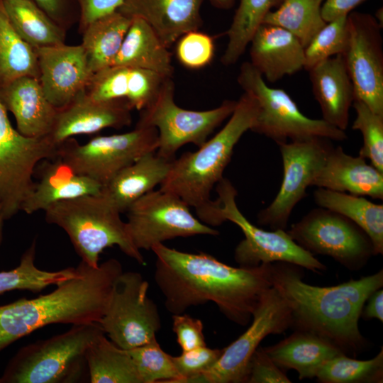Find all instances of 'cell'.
<instances>
[{"label": "cell", "instance_id": "52", "mask_svg": "<svg viewBox=\"0 0 383 383\" xmlns=\"http://www.w3.org/2000/svg\"><path fill=\"white\" fill-rule=\"evenodd\" d=\"M378 23L381 27H383V12H382V8H379L375 13V15L374 16Z\"/></svg>", "mask_w": 383, "mask_h": 383}, {"label": "cell", "instance_id": "15", "mask_svg": "<svg viewBox=\"0 0 383 383\" xmlns=\"http://www.w3.org/2000/svg\"><path fill=\"white\" fill-rule=\"evenodd\" d=\"M292 326V315L286 301L273 287L261 296L249 328L223 348L216 364L187 383H246L251 356L270 334H280Z\"/></svg>", "mask_w": 383, "mask_h": 383}, {"label": "cell", "instance_id": "51", "mask_svg": "<svg viewBox=\"0 0 383 383\" xmlns=\"http://www.w3.org/2000/svg\"><path fill=\"white\" fill-rule=\"evenodd\" d=\"M4 217L2 213V208L0 204V246L2 243L3 238H4Z\"/></svg>", "mask_w": 383, "mask_h": 383}, {"label": "cell", "instance_id": "38", "mask_svg": "<svg viewBox=\"0 0 383 383\" xmlns=\"http://www.w3.org/2000/svg\"><path fill=\"white\" fill-rule=\"evenodd\" d=\"M128 352L133 360L141 383H177L180 379L172 356L161 348L157 338Z\"/></svg>", "mask_w": 383, "mask_h": 383}, {"label": "cell", "instance_id": "35", "mask_svg": "<svg viewBox=\"0 0 383 383\" xmlns=\"http://www.w3.org/2000/svg\"><path fill=\"white\" fill-rule=\"evenodd\" d=\"M282 0H240L232 23L226 32L228 40L221 58L224 66L234 65L244 53L266 14Z\"/></svg>", "mask_w": 383, "mask_h": 383}, {"label": "cell", "instance_id": "26", "mask_svg": "<svg viewBox=\"0 0 383 383\" xmlns=\"http://www.w3.org/2000/svg\"><path fill=\"white\" fill-rule=\"evenodd\" d=\"M172 161L156 151L146 153L103 186L101 194L121 213L126 212L133 202L161 184Z\"/></svg>", "mask_w": 383, "mask_h": 383}, {"label": "cell", "instance_id": "33", "mask_svg": "<svg viewBox=\"0 0 383 383\" xmlns=\"http://www.w3.org/2000/svg\"><path fill=\"white\" fill-rule=\"evenodd\" d=\"M24 76L39 79L37 55L15 30L0 0V88Z\"/></svg>", "mask_w": 383, "mask_h": 383}, {"label": "cell", "instance_id": "17", "mask_svg": "<svg viewBox=\"0 0 383 383\" xmlns=\"http://www.w3.org/2000/svg\"><path fill=\"white\" fill-rule=\"evenodd\" d=\"M347 20L349 38L342 55L354 87L355 100L383 115L382 27L367 13L351 11Z\"/></svg>", "mask_w": 383, "mask_h": 383}, {"label": "cell", "instance_id": "46", "mask_svg": "<svg viewBox=\"0 0 383 383\" xmlns=\"http://www.w3.org/2000/svg\"><path fill=\"white\" fill-rule=\"evenodd\" d=\"M32 1L66 31L79 21L80 9L78 0Z\"/></svg>", "mask_w": 383, "mask_h": 383}, {"label": "cell", "instance_id": "45", "mask_svg": "<svg viewBox=\"0 0 383 383\" xmlns=\"http://www.w3.org/2000/svg\"><path fill=\"white\" fill-rule=\"evenodd\" d=\"M172 331L182 351L206 345L204 325L200 319L184 313L172 314Z\"/></svg>", "mask_w": 383, "mask_h": 383}, {"label": "cell", "instance_id": "20", "mask_svg": "<svg viewBox=\"0 0 383 383\" xmlns=\"http://www.w3.org/2000/svg\"><path fill=\"white\" fill-rule=\"evenodd\" d=\"M203 0H124L118 9L132 18L146 22L170 48L184 34L202 24Z\"/></svg>", "mask_w": 383, "mask_h": 383}, {"label": "cell", "instance_id": "14", "mask_svg": "<svg viewBox=\"0 0 383 383\" xmlns=\"http://www.w3.org/2000/svg\"><path fill=\"white\" fill-rule=\"evenodd\" d=\"M287 233L313 255L331 257L351 270L363 267L374 255L372 240L361 228L343 215L320 206L292 224Z\"/></svg>", "mask_w": 383, "mask_h": 383}, {"label": "cell", "instance_id": "6", "mask_svg": "<svg viewBox=\"0 0 383 383\" xmlns=\"http://www.w3.org/2000/svg\"><path fill=\"white\" fill-rule=\"evenodd\" d=\"M104 333L97 322L21 348L7 364L1 383H73L88 376L87 351Z\"/></svg>", "mask_w": 383, "mask_h": 383}, {"label": "cell", "instance_id": "43", "mask_svg": "<svg viewBox=\"0 0 383 383\" xmlns=\"http://www.w3.org/2000/svg\"><path fill=\"white\" fill-rule=\"evenodd\" d=\"M223 349H213L206 345L182 351L179 356H172L173 362L180 379L177 383L187 381L210 370L218 360Z\"/></svg>", "mask_w": 383, "mask_h": 383}, {"label": "cell", "instance_id": "9", "mask_svg": "<svg viewBox=\"0 0 383 383\" xmlns=\"http://www.w3.org/2000/svg\"><path fill=\"white\" fill-rule=\"evenodd\" d=\"M174 84L167 78L154 101L140 111L137 124L152 126L158 132L156 152L173 160L178 150L188 143L201 146L233 112L237 101L225 100L212 109H183L174 101Z\"/></svg>", "mask_w": 383, "mask_h": 383}, {"label": "cell", "instance_id": "18", "mask_svg": "<svg viewBox=\"0 0 383 383\" xmlns=\"http://www.w3.org/2000/svg\"><path fill=\"white\" fill-rule=\"evenodd\" d=\"M39 82L50 104L62 109L85 91L93 74L81 45L65 43L35 49Z\"/></svg>", "mask_w": 383, "mask_h": 383}, {"label": "cell", "instance_id": "44", "mask_svg": "<svg viewBox=\"0 0 383 383\" xmlns=\"http://www.w3.org/2000/svg\"><path fill=\"white\" fill-rule=\"evenodd\" d=\"M291 380L259 346L251 356L247 383H290Z\"/></svg>", "mask_w": 383, "mask_h": 383}, {"label": "cell", "instance_id": "19", "mask_svg": "<svg viewBox=\"0 0 383 383\" xmlns=\"http://www.w3.org/2000/svg\"><path fill=\"white\" fill-rule=\"evenodd\" d=\"M132 110L125 99L96 100L84 91L67 106L57 109L52 132L48 137L58 146L74 135L128 126L132 122Z\"/></svg>", "mask_w": 383, "mask_h": 383}, {"label": "cell", "instance_id": "8", "mask_svg": "<svg viewBox=\"0 0 383 383\" xmlns=\"http://www.w3.org/2000/svg\"><path fill=\"white\" fill-rule=\"evenodd\" d=\"M244 91L257 99L258 112L250 131L263 135L277 144L313 138L343 141L345 131L321 119L305 116L283 89L267 86L262 75L250 62H243L237 78Z\"/></svg>", "mask_w": 383, "mask_h": 383}, {"label": "cell", "instance_id": "7", "mask_svg": "<svg viewBox=\"0 0 383 383\" xmlns=\"http://www.w3.org/2000/svg\"><path fill=\"white\" fill-rule=\"evenodd\" d=\"M216 186L218 198L197 211L196 215L211 227L231 221L240 228L244 239L238 244L234 252L239 266L254 267L262 263L285 262L316 273L326 270V265L298 245L287 231H265L248 220L237 206L238 192L230 180L223 177Z\"/></svg>", "mask_w": 383, "mask_h": 383}, {"label": "cell", "instance_id": "16", "mask_svg": "<svg viewBox=\"0 0 383 383\" xmlns=\"http://www.w3.org/2000/svg\"><path fill=\"white\" fill-rule=\"evenodd\" d=\"M331 140L313 138L277 144L282 160V181L274 200L258 213L259 225L285 230L293 209L307 196V188L333 146Z\"/></svg>", "mask_w": 383, "mask_h": 383}, {"label": "cell", "instance_id": "37", "mask_svg": "<svg viewBox=\"0 0 383 383\" xmlns=\"http://www.w3.org/2000/svg\"><path fill=\"white\" fill-rule=\"evenodd\" d=\"M315 377L322 383H382L383 348L373 358L359 360L343 354L326 362Z\"/></svg>", "mask_w": 383, "mask_h": 383}, {"label": "cell", "instance_id": "28", "mask_svg": "<svg viewBox=\"0 0 383 383\" xmlns=\"http://www.w3.org/2000/svg\"><path fill=\"white\" fill-rule=\"evenodd\" d=\"M113 65L138 67L172 78L171 53L154 30L143 20L132 18Z\"/></svg>", "mask_w": 383, "mask_h": 383}, {"label": "cell", "instance_id": "29", "mask_svg": "<svg viewBox=\"0 0 383 383\" xmlns=\"http://www.w3.org/2000/svg\"><path fill=\"white\" fill-rule=\"evenodd\" d=\"M132 18L116 11L90 23L80 44L92 74L112 66Z\"/></svg>", "mask_w": 383, "mask_h": 383}, {"label": "cell", "instance_id": "22", "mask_svg": "<svg viewBox=\"0 0 383 383\" xmlns=\"http://www.w3.org/2000/svg\"><path fill=\"white\" fill-rule=\"evenodd\" d=\"M0 102L13 115L22 135L44 138L51 133L57 109L46 98L38 78L24 76L3 86Z\"/></svg>", "mask_w": 383, "mask_h": 383}, {"label": "cell", "instance_id": "10", "mask_svg": "<svg viewBox=\"0 0 383 383\" xmlns=\"http://www.w3.org/2000/svg\"><path fill=\"white\" fill-rule=\"evenodd\" d=\"M157 147V130L136 124L131 131L95 136L84 144L70 138L58 145L57 157L75 173L103 187L121 170Z\"/></svg>", "mask_w": 383, "mask_h": 383}, {"label": "cell", "instance_id": "25", "mask_svg": "<svg viewBox=\"0 0 383 383\" xmlns=\"http://www.w3.org/2000/svg\"><path fill=\"white\" fill-rule=\"evenodd\" d=\"M50 160L43 166L40 179L24 200L21 211L33 214L59 201L101 194L102 185L96 181L75 173L58 157Z\"/></svg>", "mask_w": 383, "mask_h": 383}, {"label": "cell", "instance_id": "40", "mask_svg": "<svg viewBox=\"0 0 383 383\" xmlns=\"http://www.w3.org/2000/svg\"><path fill=\"white\" fill-rule=\"evenodd\" d=\"M356 117L352 126L362 135L359 155L383 172V115L372 111L365 103L354 100Z\"/></svg>", "mask_w": 383, "mask_h": 383}, {"label": "cell", "instance_id": "3", "mask_svg": "<svg viewBox=\"0 0 383 383\" xmlns=\"http://www.w3.org/2000/svg\"><path fill=\"white\" fill-rule=\"evenodd\" d=\"M77 268L75 276L48 294L0 306V352L48 325L99 322L122 265L110 258L96 267L81 261Z\"/></svg>", "mask_w": 383, "mask_h": 383}, {"label": "cell", "instance_id": "41", "mask_svg": "<svg viewBox=\"0 0 383 383\" xmlns=\"http://www.w3.org/2000/svg\"><path fill=\"white\" fill-rule=\"evenodd\" d=\"M170 77L142 68L128 67V91L126 100L132 109L142 111L157 96L165 81Z\"/></svg>", "mask_w": 383, "mask_h": 383}, {"label": "cell", "instance_id": "27", "mask_svg": "<svg viewBox=\"0 0 383 383\" xmlns=\"http://www.w3.org/2000/svg\"><path fill=\"white\" fill-rule=\"evenodd\" d=\"M263 348L282 370H296L299 379L315 377L326 362L344 354L330 341L301 330H295L280 342Z\"/></svg>", "mask_w": 383, "mask_h": 383}, {"label": "cell", "instance_id": "21", "mask_svg": "<svg viewBox=\"0 0 383 383\" xmlns=\"http://www.w3.org/2000/svg\"><path fill=\"white\" fill-rule=\"evenodd\" d=\"M250 43V62L270 82L304 68V47L296 37L279 26L261 23Z\"/></svg>", "mask_w": 383, "mask_h": 383}, {"label": "cell", "instance_id": "12", "mask_svg": "<svg viewBox=\"0 0 383 383\" xmlns=\"http://www.w3.org/2000/svg\"><path fill=\"white\" fill-rule=\"evenodd\" d=\"M57 148L48 137L22 135L12 126L0 102V204L5 221L21 211L34 187L38 165L57 157Z\"/></svg>", "mask_w": 383, "mask_h": 383}, {"label": "cell", "instance_id": "34", "mask_svg": "<svg viewBox=\"0 0 383 383\" xmlns=\"http://www.w3.org/2000/svg\"><path fill=\"white\" fill-rule=\"evenodd\" d=\"M324 0H282L269 11L262 23L279 26L298 38L304 47L326 24L321 15Z\"/></svg>", "mask_w": 383, "mask_h": 383}, {"label": "cell", "instance_id": "31", "mask_svg": "<svg viewBox=\"0 0 383 383\" xmlns=\"http://www.w3.org/2000/svg\"><path fill=\"white\" fill-rule=\"evenodd\" d=\"M91 383H141L133 360L103 333L89 345L86 355Z\"/></svg>", "mask_w": 383, "mask_h": 383}, {"label": "cell", "instance_id": "39", "mask_svg": "<svg viewBox=\"0 0 383 383\" xmlns=\"http://www.w3.org/2000/svg\"><path fill=\"white\" fill-rule=\"evenodd\" d=\"M347 16L326 23L304 47V69L308 71L317 63L344 52L349 38Z\"/></svg>", "mask_w": 383, "mask_h": 383}, {"label": "cell", "instance_id": "36", "mask_svg": "<svg viewBox=\"0 0 383 383\" xmlns=\"http://www.w3.org/2000/svg\"><path fill=\"white\" fill-rule=\"evenodd\" d=\"M36 241L22 255L19 265L13 270L0 272V295L14 290L38 292L50 286L73 277L77 267H70L58 271H45L35 265Z\"/></svg>", "mask_w": 383, "mask_h": 383}, {"label": "cell", "instance_id": "11", "mask_svg": "<svg viewBox=\"0 0 383 383\" xmlns=\"http://www.w3.org/2000/svg\"><path fill=\"white\" fill-rule=\"evenodd\" d=\"M149 283L138 272H122L115 279L99 322L109 339L128 350L156 338L161 328L158 308L148 296Z\"/></svg>", "mask_w": 383, "mask_h": 383}, {"label": "cell", "instance_id": "47", "mask_svg": "<svg viewBox=\"0 0 383 383\" xmlns=\"http://www.w3.org/2000/svg\"><path fill=\"white\" fill-rule=\"evenodd\" d=\"M124 0H78L80 9L79 32L92 21L118 11Z\"/></svg>", "mask_w": 383, "mask_h": 383}, {"label": "cell", "instance_id": "23", "mask_svg": "<svg viewBox=\"0 0 383 383\" xmlns=\"http://www.w3.org/2000/svg\"><path fill=\"white\" fill-rule=\"evenodd\" d=\"M312 186L383 199V172L361 156L345 153L340 146L329 150Z\"/></svg>", "mask_w": 383, "mask_h": 383}, {"label": "cell", "instance_id": "49", "mask_svg": "<svg viewBox=\"0 0 383 383\" xmlns=\"http://www.w3.org/2000/svg\"><path fill=\"white\" fill-rule=\"evenodd\" d=\"M367 304L363 307L361 316L365 319L376 318L383 321V290L379 289L374 292L367 299Z\"/></svg>", "mask_w": 383, "mask_h": 383}, {"label": "cell", "instance_id": "4", "mask_svg": "<svg viewBox=\"0 0 383 383\" xmlns=\"http://www.w3.org/2000/svg\"><path fill=\"white\" fill-rule=\"evenodd\" d=\"M257 112L256 98L244 91L220 131L196 151L173 160L160 189L177 195L196 211L209 205L212 189L223 177L235 145L250 130Z\"/></svg>", "mask_w": 383, "mask_h": 383}, {"label": "cell", "instance_id": "32", "mask_svg": "<svg viewBox=\"0 0 383 383\" xmlns=\"http://www.w3.org/2000/svg\"><path fill=\"white\" fill-rule=\"evenodd\" d=\"M13 28L33 48L65 43L67 31L32 0H3Z\"/></svg>", "mask_w": 383, "mask_h": 383}, {"label": "cell", "instance_id": "5", "mask_svg": "<svg viewBox=\"0 0 383 383\" xmlns=\"http://www.w3.org/2000/svg\"><path fill=\"white\" fill-rule=\"evenodd\" d=\"M44 211L46 222L66 232L82 261L88 265L98 267L101 253L114 245L138 264L145 265L126 221L101 194L59 201Z\"/></svg>", "mask_w": 383, "mask_h": 383}, {"label": "cell", "instance_id": "13", "mask_svg": "<svg viewBox=\"0 0 383 383\" xmlns=\"http://www.w3.org/2000/svg\"><path fill=\"white\" fill-rule=\"evenodd\" d=\"M177 195L159 189L133 202L128 210L126 223L135 246L150 250L157 244L198 235H216L218 230L195 217Z\"/></svg>", "mask_w": 383, "mask_h": 383}, {"label": "cell", "instance_id": "1", "mask_svg": "<svg viewBox=\"0 0 383 383\" xmlns=\"http://www.w3.org/2000/svg\"><path fill=\"white\" fill-rule=\"evenodd\" d=\"M151 250L156 257L155 282L172 314L213 302L231 321L246 326L262 294L272 287V263L232 267L211 255L182 252L163 243Z\"/></svg>", "mask_w": 383, "mask_h": 383}, {"label": "cell", "instance_id": "50", "mask_svg": "<svg viewBox=\"0 0 383 383\" xmlns=\"http://www.w3.org/2000/svg\"><path fill=\"white\" fill-rule=\"evenodd\" d=\"M213 6L220 9H229L235 4V0H208Z\"/></svg>", "mask_w": 383, "mask_h": 383}, {"label": "cell", "instance_id": "53", "mask_svg": "<svg viewBox=\"0 0 383 383\" xmlns=\"http://www.w3.org/2000/svg\"><path fill=\"white\" fill-rule=\"evenodd\" d=\"M0 383H1V380H0Z\"/></svg>", "mask_w": 383, "mask_h": 383}, {"label": "cell", "instance_id": "24", "mask_svg": "<svg viewBox=\"0 0 383 383\" xmlns=\"http://www.w3.org/2000/svg\"><path fill=\"white\" fill-rule=\"evenodd\" d=\"M308 72L322 119L345 131L349 123V111L355 100V91L342 54L317 63Z\"/></svg>", "mask_w": 383, "mask_h": 383}, {"label": "cell", "instance_id": "2", "mask_svg": "<svg viewBox=\"0 0 383 383\" xmlns=\"http://www.w3.org/2000/svg\"><path fill=\"white\" fill-rule=\"evenodd\" d=\"M301 267L272 264L271 284L291 311L295 330L314 333L346 355L356 356L366 346L358 321L369 296L383 286V271L335 286L318 287L303 281Z\"/></svg>", "mask_w": 383, "mask_h": 383}, {"label": "cell", "instance_id": "30", "mask_svg": "<svg viewBox=\"0 0 383 383\" xmlns=\"http://www.w3.org/2000/svg\"><path fill=\"white\" fill-rule=\"evenodd\" d=\"M316 204L347 217L361 228L372 240L374 255L383 253V205L365 196L328 189H316Z\"/></svg>", "mask_w": 383, "mask_h": 383}, {"label": "cell", "instance_id": "48", "mask_svg": "<svg viewBox=\"0 0 383 383\" xmlns=\"http://www.w3.org/2000/svg\"><path fill=\"white\" fill-rule=\"evenodd\" d=\"M366 0H324L321 6V15L328 23L342 16H347Z\"/></svg>", "mask_w": 383, "mask_h": 383}, {"label": "cell", "instance_id": "42", "mask_svg": "<svg viewBox=\"0 0 383 383\" xmlns=\"http://www.w3.org/2000/svg\"><path fill=\"white\" fill-rule=\"evenodd\" d=\"M176 54L179 62L190 69H199L212 60L215 45L211 36L199 30L189 31L177 41Z\"/></svg>", "mask_w": 383, "mask_h": 383}]
</instances>
